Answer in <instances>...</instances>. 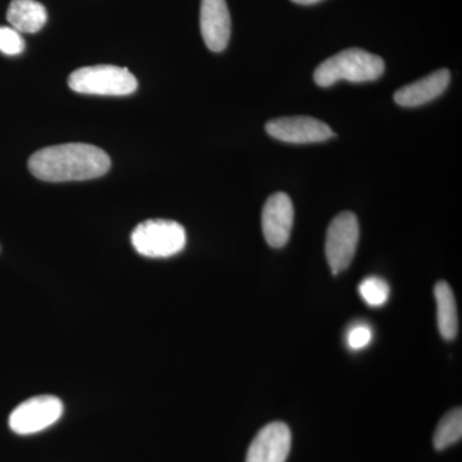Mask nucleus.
I'll return each instance as SVG.
<instances>
[{"label": "nucleus", "instance_id": "f257e3e1", "mask_svg": "<svg viewBox=\"0 0 462 462\" xmlns=\"http://www.w3.org/2000/svg\"><path fill=\"white\" fill-rule=\"evenodd\" d=\"M111 169V158L103 149L84 143L51 145L35 152L30 172L42 181H83L100 178Z\"/></svg>", "mask_w": 462, "mask_h": 462}, {"label": "nucleus", "instance_id": "f03ea898", "mask_svg": "<svg viewBox=\"0 0 462 462\" xmlns=\"http://www.w3.org/2000/svg\"><path fill=\"white\" fill-rule=\"evenodd\" d=\"M385 65L382 57L351 48L328 58L316 69L314 79L319 87H331L340 80L349 83H367L379 79L384 72Z\"/></svg>", "mask_w": 462, "mask_h": 462}, {"label": "nucleus", "instance_id": "7ed1b4c3", "mask_svg": "<svg viewBox=\"0 0 462 462\" xmlns=\"http://www.w3.org/2000/svg\"><path fill=\"white\" fill-rule=\"evenodd\" d=\"M69 87L90 96L124 97L138 89V80L123 67L99 65L76 69L69 75Z\"/></svg>", "mask_w": 462, "mask_h": 462}, {"label": "nucleus", "instance_id": "20e7f679", "mask_svg": "<svg viewBox=\"0 0 462 462\" xmlns=\"http://www.w3.org/2000/svg\"><path fill=\"white\" fill-rule=\"evenodd\" d=\"M134 249L142 256L167 258L180 254L187 245V233L181 224L153 218L139 224L132 233Z\"/></svg>", "mask_w": 462, "mask_h": 462}, {"label": "nucleus", "instance_id": "39448f33", "mask_svg": "<svg viewBox=\"0 0 462 462\" xmlns=\"http://www.w3.org/2000/svg\"><path fill=\"white\" fill-rule=\"evenodd\" d=\"M360 238L358 220L352 212H342L329 225L325 254L334 275L345 272L354 260Z\"/></svg>", "mask_w": 462, "mask_h": 462}, {"label": "nucleus", "instance_id": "423d86ee", "mask_svg": "<svg viewBox=\"0 0 462 462\" xmlns=\"http://www.w3.org/2000/svg\"><path fill=\"white\" fill-rule=\"evenodd\" d=\"M63 403L54 396L29 398L18 404L9 415V428L20 436H30L45 430L60 420Z\"/></svg>", "mask_w": 462, "mask_h": 462}, {"label": "nucleus", "instance_id": "0eeeda50", "mask_svg": "<svg viewBox=\"0 0 462 462\" xmlns=\"http://www.w3.org/2000/svg\"><path fill=\"white\" fill-rule=\"evenodd\" d=\"M266 132L273 139L293 144L325 142L333 138V130L327 124L307 116H293L269 121Z\"/></svg>", "mask_w": 462, "mask_h": 462}, {"label": "nucleus", "instance_id": "6e6552de", "mask_svg": "<svg viewBox=\"0 0 462 462\" xmlns=\"http://www.w3.org/2000/svg\"><path fill=\"white\" fill-rule=\"evenodd\" d=\"M293 223L294 207L288 194L269 197L263 209V231L270 247L282 248L287 245Z\"/></svg>", "mask_w": 462, "mask_h": 462}, {"label": "nucleus", "instance_id": "1a4fd4ad", "mask_svg": "<svg viewBox=\"0 0 462 462\" xmlns=\"http://www.w3.org/2000/svg\"><path fill=\"white\" fill-rule=\"evenodd\" d=\"M291 434L284 422H270L252 440L245 462H285L291 452Z\"/></svg>", "mask_w": 462, "mask_h": 462}, {"label": "nucleus", "instance_id": "9d476101", "mask_svg": "<svg viewBox=\"0 0 462 462\" xmlns=\"http://www.w3.org/2000/svg\"><path fill=\"white\" fill-rule=\"evenodd\" d=\"M200 32L209 51L217 53L227 47L230 41L231 18L225 0H202Z\"/></svg>", "mask_w": 462, "mask_h": 462}, {"label": "nucleus", "instance_id": "9b49d317", "mask_svg": "<svg viewBox=\"0 0 462 462\" xmlns=\"http://www.w3.org/2000/svg\"><path fill=\"white\" fill-rule=\"evenodd\" d=\"M448 69H438L415 83L406 85L394 93V100L402 107H419L438 98L448 87Z\"/></svg>", "mask_w": 462, "mask_h": 462}, {"label": "nucleus", "instance_id": "f8f14e48", "mask_svg": "<svg viewBox=\"0 0 462 462\" xmlns=\"http://www.w3.org/2000/svg\"><path fill=\"white\" fill-rule=\"evenodd\" d=\"M7 20L12 29L20 33H35L47 23V9L36 0H12Z\"/></svg>", "mask_w": 462, "mask_h": 462}, {"label": "nucleus", "instance_id": "ddd939ff", "mask_svg": "<svg viewBox=\"0 0 462 462\" xmlns=\"http://www.w3.org/2000/svg\"><path fill=\"white\" fill-rule=\"evenodd\" d=\"M438 310V329L443 339L456 338L458 331L457 306L454 291L448 282H439L434 288Z\"/></svg>", "mask_w": 462, "mask_h": 462}, {"label": "nucleus", "instance_id": "4468645a", "mask_svg": "<svg viewBox=\"0 0 462 462\" xmlns=\"http://www.w3.org/2000/svg\"><path fill=\"white\" fill-rule=\"evenodd\" d=\"M462 437V411L460 407L452 410L443 416L434 433V447L436 449H445L455 445Z\"/></svg>", "mask_w": 462, "mask_h": 462}, {"label": "nucleus", "instance_id": "2eb2a0df", "mask_svg": "<svg viewBox=\"0 0 462 462\" xmlns=\"http://www.w3.org/2000/svg\"><path fill=\"white\" fill-rule=\"evenodd\" d=\"M358 291L367 305L380 307L388 300L389 285L387 282L378 276H370L361 282Z\"/></svg>", "mask_w": 462, "mask_h": 462}, {"label": "nucleus", "instance_id": "dca6fc26", "mask_svg": "<svg viewBox=\"0 0 462 462\" xmlns=\"http://www.w3.org/2000/svg\"><path fill=\"white\" fill-rule=\"evenodd\" d=\"M25 51V41L12 27L0 26V51L7 56H18Z\"/></svg>", "mask_w": 462, "mask_h": 462}, {"label": "nucleus", "instance_id": "f3484780", "mask_svg": "<svg viewBox=\"0 0 462 462\" xmlns=\"http://www.w3.org/2000/svg\"><path fill=\"white\" fill-rule=\"evenodd\" d=\"M373 339V331L366 324H356L346 333V343L351 349L358 351L369 345Z\"/></svg>", "mask_w": 462, "mask_h": 462}, {"label": "nucleus", "instance_id": "a211bd4d", "mask_svg": "<svg viewBox=\"0 0 462 462\" xmlns=\"http://www.w3.org/2000/svg\"><path fill=\"white\" fill-rule=\"evenodd\" d=\"M291 2L297 3V5H311L315 3L321 2V0H291Z\"/></svg>", "mask_w": 462, "mask_h": 462}]
</instances>
